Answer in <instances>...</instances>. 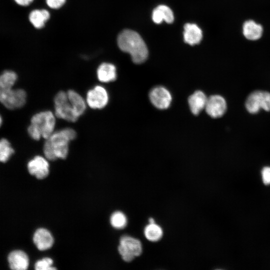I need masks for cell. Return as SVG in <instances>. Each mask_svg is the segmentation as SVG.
<instances>
[{
	"instance_id": "obj_1",
	"label": "cell",
	"mask_w": 270,
	"mask_h": 270,
	"mask_svg": "<svg viewBox=\"0 0 270 270\" xmlns=\"http://www.w3.org/2000/svg\"><path fill=\"white\" fill-rule=\"evenodd\" d=\"M17 78L16 73L10 70L4 71L0 75V102L10 110L20 108L26 102L25 90L12 88Z\"/></svg>"
},
{
	"instance_id": "obj_2",
	"label": "cell",
	"mask_w": 270,
	"mask_h": 270,
	"mask_svg": "<svg viewBox=\"0 0 270 270\" xmlns=\"http://www.w3.org/2000/svg\"><path fill=\"white\" fill-rule=\"evenodd\" d=\"M76 136V131L70 128L54 132L46 139L44 144L43 151L46 158L50 160L58 158H66L68 152L70 142Z\"/></svg>"
},
{
	"instance_id": "obj_3",
	"label": "cell",
	"mask_w": 270,
	"mask_h": 270,
	"mask_svg": "<svg viewBox=\"0 0 270 270\" xmlns=\"http://www.w3.org/2000/svg\"><path fill=\"white\" fill-rule=\"evenodd\" d=\"M118 44L122 51L130 55L134 63L142 64L148 56V50L144 42L140 35L134 30H122L118 37Z\"/></svg>"
},
{
	"instance_id": "obj_4",
	"label": "cell",
	"mask_w": 270,
	"mask_h": 270,
	"mask_svg": "<svg viewBox=\"0 0 270 270\" xmlns=\"http://www.w3.org/2000/svg\"><path fill=\"white\" fill-rule=\"evenodd\" d=\"M56 120L55 114L50 110H44L34 114L28 128L30 136L36 140L42 137L46 139L54 132Z\"/></svg>"
},
{
	"instance_id": "obj_5",
	"label": "cell",
	"mask_w": 270,
	"mask_h": 270,
	"mask_svg": "<svg viewBox=\"0 0 270 270\" xmlns=\"http://www.w3.org/2000/svg\"><path fill=\"white\" fill-rule=\"evenodd\" d=\"M240 33L242 38L249 42H257L264 38L265 28L263 24L253 18H248L242 23Z\"/></svg>"
},
{
	"instance_id": "obj_6",
	"label": "cell",
	"mask_w": 270,
	"mask_h": 270,
	"mask_svg": "<svg viewBox=\"0 0 270 270\" xmlns=\"http://www.w3.org/2000/svg\"><path fill=\"white\" fill-rule=\"evenodd\" d=\"M54 114L68 122H75L78 117L74 113L68 98L67 92L60 91L54 98Z\"/></svg>"
},
{
	"instance_id": "obj_7",
	"label": "cell",
	"mask_w": 270,
	"mask_h": 270,
	"mask_svg": "<svg viewBox=\"0 0 270 270\" xmlns=\"http://www.w3.org/2000/svg\"><path fill=\"white\" fill-rule=\"evenodd\" d=\"M245 106L247 111L252 114L258 113L261 108L270 111V93L262 90H256L248 96Z\"/></svg>"
},
{
	"instance_id": "obj_8",
	"label": "cell",
	"mask_w": 270,
	"mask_h": 270,
	"mask_svg": "<svg viewBox=\"0 0 270 270\" xmlns=\"http://www.w3.org/2000/svg\"><path fill=\"white\" fill-rule=\"evenodd\" d=\"M118 250L122 258L130 262L142 254V245L138 240L124 236L120 239Z\"/></svg>"
},
{
	"instance_id": "obj_9",
	"label": "cell",
	"mask_w": 270,
	"mask_h": 270,
	"mask_svg": "<svg viewBox=\"0 0 270 270\" xmlns=\"http://www.w3.org/2000/svg\"><path fill=\"white\" fill-rule=\"evenodd\" d=\"M86 100L92 108L102 109L108 102V94L104 87L98 85L87 92Z\"/></svg>"
},
{
	"instance_id": "obj_10",
	"label": "cell",
	"mask_w": 270,
	"mask_h": 270,
	"mask_svg": "<svg viewBox=\"0 0 270 270\" xmlns=\"http://www.w3.org/2000/svg\"><path fill=\"white\" fill-rule=\"evenodd\" d=\"M149 98L152 104L160 110L168 108L172 101L170 92L162 86H156L152 89L149 94Z\"/></svg>"
},
{
	"instance_id": "obj_11",
	"label": "cell",
	"mask_w": 270,
	"mask_h": 270,
	"mask_svg": "<svg viewBox=\"0 0 270 270\" xmlns=\"http://www.w3.org/2000/svg\"><path fill=\"white\" fill-rule=\"evenodd\" d=\"M227 104L226 100L218 94L212 95L208 98L205 110L212 118L222 116L226 112Z\"/></svg>"
},
{
	"instance_id": "obj_12",
	"label": "cell",
	"mask_w": 270,
	"mask_h": 270,
	"mask_svg": "<svg viewBox=\"0 0 270 270\" xmlns=\"http://www.w3.org/2000/svg\"><path fill=\"white\" fill-rule=\"evenodd\" d=\"M29 172L38 179L46 178L49 174V164L46 158L36 156L28 164Z\"/></svg>"
},
{
	"instance_id": "obj_13",
	"label": "cell",
	"mask_w": 270,
	"mask_h": 270,
	"mask_svg": "<svg viewBox=\"0 0 270 270\" xmlns=\"http://www.w3.org/2000/svg\"><path fill=\"white\" fill-rule=\"evenodd\" d=\"M8 260L10 268L14 270H26L29 265L28 258L22 250H16L12 252L9 254Z\"/></svg>"
},
{
	"instance_id": "obj_14",
	"label": "cell",
	"mask_w": 270,
	"mask_h": 270,
	"mask_svg": "<svg viewBox=\"0 0 270 270\" xmlns=\"http://www.w3.org/2000/svg\"><path fill=\"white\" fill-rule=\"evenodd\" d=\"M34 242L40 250H44L50 248L54 244V238L50 232L43 228H38L34 234Z\"/></svg>"
},
{
	"instance_id": "obj_15",
	"label": "cell",
	"mask_w": 270,
	"mask_h": 270,
	"mask_svg": "<svg viewBox=\"0 0 270 270\" xmlns=\"http://www.w3.org/2000/svg\"><path fill=\"white\" fill-rule=\"evenodd\" d=\"M96 74L98 80L100 82H110L116 79V69L114 64L108 62H104L98 66Z\"/></svg>"
},
{
	"instance_id": "obj_16",
	"label": "cell",
	"mask_w": 270,
	"mask_h": 270,
	"mask_svg": "<svg viewBox=\"0 0 270 270\" xmlns=\"http://www.w3.org/2000/svg\"><path fill=\"white\" fill-rule=\"evenodd\" d=\"M208 98L204 92L196 90L188 98L190 110L194 115H198L205 108Z\"/></svg>"
},
{
	"instance_id": "obj_17",
	"label": "cell",
	"mask_w": 270,
	"mask_h": 270,
	"mask_svg": "<svg viewBox=\"0 0 270 270\" xmlns=\"http://www.w3.org/2000/svg\"><path fill=\"white\" fill-rule=\"evenodd\" d=\"M202 38V31L194 24H186L184 26V38L190 45L198 44Z\"/></svg>"
},
{
	"instance_id": "obj_18",
	"label": "cell",
	"mask_w": 270,
	"mask_h": 270,
	"mask_svg": "<svg viewBox=\"0 0 270 270\" xmlns=\"http://www.w3.org/2000/svg\"><path fill=\"white\" fill-rule=\"evenodd\" d=\"M67 94L74 113L79 118L84 114L86 110L87 105L86 100L74 90H68Z\"/></svg>"
},
{
	"instance_id": "obj_19",
	"label": "cell",
	"mask_w": 270,
	"mask_h": 270,
	"mask_svg": "<svg viewBox=\"0 0 270 270\" xmlns=\"http://www.w3.org/2000/svg\"><path fill=\"white\" fill-rule=\"evenodd\" d=\"M152 19L154 22L159 24L164 20L168 24L174 20V14L171 9L166 6L160 5L152 11Z\"/></svg>"
},
{
	"instance_id": "obj_20",
	"label": "cell",
	"mask_w": 270,
	"mask_h": 270,
	"mask_svg": "<svg viewBox=\"0 0 270 270\" xmlns=\"http://www.w3.org/2000/svg\"><path fill=\"white\" fill-rule=\"evenodd\" d=\"M50 12L46 10H34L29 14V20L36 28H42L50 18Z\"/></svg>"
},
{
	"instance_id": "obj_21",
	"label": "cell",
	"mask_w": 270,
	"mask_h": 270,
	"mask_svg": "<svg viewBox=\"0 0 270 270\" xmlns=\"http://www.w3.org/2000/svg\"><path fill=\"white\" fill-rule=\"evenodd\" d=\"M146 238L152 242H156L160 240L162 236V228L155 223L149 224L144 230Z\"/></svg>"
},
{
	"instance_id": "obj_22",
	"label": "cell",
	"mask_w": 270,
	"mask_h": 270,
	"mask_svg": "<svg viewBox=\"0 0 270 270\" xmlns=\"http://www.w3.org/2000/svg\"><path fill=\"white\" fill-rule=\"evenodd\" d=\"M14 152V150L7 139L0 140V162H6Z\"/></svg>"
},
{
	"instance_id": "obj_23",
	"label": "cell",
	"mask_w": 270,
	"mask_h": 270,
	"mask_svg": "<svg viewBox=\"0 0 270 270\" xmlns=\"http://www.w3.org/2000/svg\"><path fill=\"white\" fill-rule=\"evenodd\" d=\"M112 226L117 229L124 228L127 224V218L124 213L121 212H114L110 218Z\"/></svg>"
},
{
	"instance_id": "obj_24",
	"label": "cell",
	"mask_w": 270,
	"mask_h": 270,
	"mask_svg": "<svg viewBox=\"0 0 270 270\" xmlns=\"http://www.w3.org/2000/svg\"><path fill=\"white\" fill-rule=\"evenodd\" d=\"M53 260L49 258L39 260L35 264V269L36 270H52L56 268L52 266Z\"/></svg>"
},
{
	"instance_id": "obj_25",
	"label": "cell",
	"mask_w": 270,
	"mask_h": 270,
	"mask_svg": "<svg viewBox=\"0 0 270 270\" xmlns=\"http://www.w3.org/2000/svg\"><path fill=\"white\" fill-rule=\"evenodd\" d=\"M263 182L266 185L270 184V167L264 168L262 172Z\"/></svg>"
},
{
	"instance_id": "obj_26",
	"label": "cell",
	"mask_w": 270,
	"mask_h": 270,
	"mask_svg": "<svg viewBox=\"0 0 270 270\" xmlns=\"http://www.w3.org/2000/svg\"><path fill=\"white\" fill-rule=\"evenodd\" d=\"M47 4L52 8L57 9L63 6L66 0H46Z\"/></svg>"
},
{
	"instance_id": "obj_27",
	"label": "cell",
	"mask_w": 270,
	"mask_h": 270,
	"mask_svg": "<svg viewBox=\"0 0 270 270\" xmlns=\"http://www.w3.org/2000/svg\"><path fill=\"white\" fill-rule=\"evenodd\" d=\"M18 4L22 6H27L29 5L34 0H14Z\"/></svg>"
},
{
	"instance_id": "obj_28",
	"label": "cell",
	"mask_w": 270,
	"mask_h": 270,
	"mask_svg": "<svg viewBox=\"0 0 270 270\" xmlns=\"http://www.w3.org/2000/svg\"><path fill=\"white\" fill-rule=\"evenodd\" d=\"M149 224H154L155 223L154 220V218H150L148 220Z\"/></svg>"
},
{
	"instance_id": "obj_29",
	"label": "cell",
	"mask_w": 270,
	"mask_h": 270,
	"mask_svg": "<svg viewBox=\"0 0 270 270\" xmlns=\"http://www.w3.org/2000/svg\"><path fill=\"white\" fill-rule=\"evenodd\" d=\"M2 118L0 115V126H1L2 124Z\"/></svg>"
}]
</instances>
